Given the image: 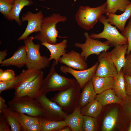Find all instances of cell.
Segmentation results:
<instances>
[{"instance_id": "6da1fadb", "label": "cell", "mask_w": 131, "mask_h": 131, "mask_svg": "<svg viewBox=\"0 0 131 131\" xmlns=\"http://www.w3.org/2000/svg\"><path fill=\"white\" fill-rule=\"evenodd\" d=\"M81 89L79 84L76 81L59 91L50 100L58 105L68 115L78 106Z\"/></svg>"}, {"instance_id": "7a4b0ae2", "label": "cell", "mask_w": 131, "mask_h": 131, "mask_svg": "<svg viewBox=\"0 0 131 131\" xmlns=\"http://www.w3.org/2000/svg\"><path fill=\"white\" fill-rule=\"evenodd\" d=\"M67 18L58 13H54L50 16L44 17L41 25V30L34 37V39L39 41L41 43L46 42L51 44L57 43L58 32L56 28L57 24L65 22Z\"/></svg>"}, {"instance_id": "3957f363", "label": "cell", "mask_w": 131, "mask_h": 131, "mask_svg": "<svg viewBox=\"0 0 131 131\" xmlns=\"http://www.w3.org/2000/svg\"><path fill=\"white\" fill-rule=\"evenodd\" d=\"M107 7L106 2L94 8L88 6H80L75 16L78 25L85 30L91 29L97 22L99 17L105 14Z\"/></svg>"}, {"instance_id": "277c9868", "label": "cell", "mask_w": 131, "mask_h": 131, "mask_svg": "<svg viewBox=\"0 0 131 131\" xmlns=\"http://www.w3.org/2000/svg\"><path fill=\"white\" fill-rule=\"evenodd\" d=\"M54 60L49 71L43 79L40 92L46 94L52 91H60L72 85L77 81L75 79L67 78L58 74L55 68Z\"/></svg>"}, {"instance_id": "5b68a950", "label": "cell", "mask_w": 131, "mask_h": 131, "mask_svg": "<svg viewBox=\"0 0 131 131\" xmlns=\"http://www.w3.org/2000/svg\"><path fill=\"white\" fill-rule=\"evenodd\" d=\"M34 37H28L24 40L27 56L25 66L27 69L34 68L40 71L49 67L51 61L46 56H41L40 52L41 44H35Z\"/></svg>"}, {"instance_id": "8992f818", "label": "cell", "mask_w": 131, "mask_h": 131, "mask_svg": "<svg viewBox=\"0 0 131 131\" xmlns=\"http://www.w3.org/2000/svg\"><path fill=\"white\" fill-rule=\"evenodd\" d=\"M8 104L10 107L16 113L39 117H43L45 114L40 105L35 99L31 98L21 97L13 98Z\"/></svg>"}, {"instance_id": "52a82bcc", "label": "cell", "mask_w": 131, "mask_h": 131, "mask_svg": "<svg viewBox=\"0 0 131 131\" xmlns=\"http://www.w3.org/2000/svg\"><path fill=\"white\" fill-rule=\"evenodd\" d=\"M98 20L104 25L103 31L98 34L92 33L90 35L91 38L95 39L103 38L106 40L105 42L111 47H115L120 45L128 44L127 38L123 36L108 21L107 17L102 15Z\"/></svg>"}, {"instance_id": "ba28073f", "label": "cell", "mask_w": 131, "mask_h": 131, "mask_svg": "<svg viewBox=\"0 0 131 131\" xmlns=\"http://www.w3.org/2000/svg\"><path fill=\"white\" fill-rule=\"evenodd\" d=\"M83 35L86 38L85 43H81L77 42L74 44V46L81 49L80 53L85 61L90 55L95 54L98 56L102 52L108 50L111 47L105 41L102 42L91 38L87 32H84Z\"/></svg>"}, {"instance_id": "9c48e42d", "label": "cell", "mask_w": 131, "mask_h": 131, "mask_svg": "<svg viewBox=\"0 0 131 131\" xmlns=\"http://www.w3.org/2000/svg\"><path fill=\"white\" fill-rule=\"evenodd\" d=\"M35 99L43 108L45 112L43 117L47 120L55 121L64 120L67 115L59 106L49 100L46 94L40 93Z\"/></svg>"}, {"instance_id": "30bf717a", "label": "cell", "mask_w": 131, "mask_h": 131, "mask_svg": "<svg viewBox=\"0 0 131 131\" xmlns=\"http://www.w3.org/2000/svg\"><path fill=\"white\" fill-rule=\"evenodd\" d=\"M43 18L41 11L35 13L29 11L23 14L21 17L22 21H27V24L24 33L18 38V41L24 40L32 33L41 31V23Z\"/></svg>"}, {"instance_id": "8fae6325", "label": "cell", "mask_w": 131, "mask_h": 131, "mask_svg": "<svg viewBox=\"0 0 131 131\" xmlns=\"http://www.w3.org/2000/svg\"><path fill=\"white\" fill-rule=\"evenodd\" d=\"M97 59L98 64L95 76L114 77L118 74L117 69L107 51L101 53Z\"/></svg>"}, {"instance_id": "7c38bea8", "label": "cell", "mask_w": 131, "mask_h": 131, "mask_svg": "<svg viewBox=\"0 0 131 131\" xmlns=\"http://www.w3.org/2000/svg\"><path fill=\"white\" fill-rule=\"evenodd\" d=\"M98 64V61L90 68L83 70H75L66 66H61L60 69L62 73H69L73 76L79 84L81 89L95 76Z\"/></svg>"}, {"instance_id": "4fadbf2b", "label": "cell", "mask_w": 131, "mask_h": 131, "mask_svg": "<svg viewBox=\"0 0 131 131\" xmlns=\"http://www.w3.org/2000/svg\"><path fill=\"white\" fill-rule=\"evenodd\" d=\"M81 53L72 50L60 58L59 63L75 70H82L88 68L87 64Z\"/></svg>"}, {"instance_id": "5bb4252c", "label": "cell", "mask_w": 131, "mask_h": 131, "mask_svg": "<svg viewBox=\"0 0 131 131\" xmlns=\"http://www.w3.org/2000/svg\"><path fill=\"white\" fill-rule=\"evenodd\" d=\"M44 75V72L41 70L36 78L28 83L17 94L15 95L13 98L26 97L35 99L40 93Z\"/></svg>"}, {"instance_id": "9a60e30c", "label": "cell", "mask_w": 131, "mask_h": 131, "mask_svg": "<svg viewBox=\"0 0 131 131\" xmlns=\"http://www.w3.org/2000/svg\"><path fill=\"white\" fill-rule=\"evenodd\" d=\"M27 61L26 47L25 45L19 47L11 57L5 59L1 64L0 66H13L21 68L25 65Z\"/></svg>"}, {"instance_id": "2e32d148", "label": "cell", "mask_w": 131, "mask_h": 131, "mask_svg": "<svg viewBox=\"0 0 131 131\" xmlns=\"http://www.w3.org/2000/svg\"><path fill=\"white\" fill-rule=\"evenodd\" d=\"M67 41L64 39L61 42L55 44H51L44 42L41 44L46 47L50 52V55L49 59L51 60L54 59L55 66L59 62L60 57L66 53V48L67 47Z\"/></svg>"}, {"instance_id": "e0dca14e", "label": "cell", "mask_w": 131, "mask_h": 131, "mask_svg": "<svg viewBox=\"0 0 131 131\" xmlns=\"http://www.w3.org/2000/svg\"><path fill=\"white\" fill-rule=\"evenodd\" d=\"M127 44L120 45L114 47L108 52L109 56L115 66L118 73L124 66L126 61L125 55L127 49Z\"/></svg>"}, {"instance_id": "ac0fdd59", "label": "cell", "mask_w": 131, "mask_h": 131, "mask_svg": "<svg viewBox=\"0 0 131 131\" xmlns=\"http://www.w3.org/2000/svg\"><path fill=\"white\" fill-rule=\"evenodd\" d=\"M41 70H38L34 68L23 70L18 75L19 81L17 86L14 89L15 95L17 94L28 83L36 78Z\"/></svg>"}, {"instance_id": "d6986e66", "label": "cell", "mask_w": 131, "mask_h": 131, "mask_svg": "<svg viewBox=\"0 0 131 131\" xmlns=\"http://www.w3.org/2000/svg\"><path fill=\"white\" fill-rule=\"evenodd\" d=\"M107 19L111 25L115 27L122 32L124 30L127 20L131 16V4L128 6L123 12L120 15L111 13L107 16Z\"/></svg>"}, {"instance_id": "ffe728a7", "label": "cell", "mask_w": 131, "mask_h": 131, "mask_svg": "<svg viewBox=\"0 0 131 131\" xmlns=\"http://www.w3.org/2000/svg\"><path fill=\"white\" fill-rule=\"evenodd\" d=\"M64 120L66 125L69 127L72 131H82L83 115L78 106L71 113L67 115Z\"/></svg>"}, {"instance_id": "44dd1931", "label": "cell", "mask_w": 131, "mask_h": 131, "mask_svg": "<svg viewBox=\"0 0 131 131\" xmlns=\"http://www.w3.org/2000/svg\"><path fill=\"white\" fill-rule=\"evenodd\" d=\"M82 89L78 103V106L80 109L94 100L97 95L91 80L89 81Z\"/></svg>"}, {"instance_id": "7402d4cb", "label": "cell", "mask_w": 131, "mask_h": 131, "mask_svg": "<svg viewBox=\"0 0 131 131\" xmlns=\"http://www.w3.org/2000/svg\"><path fill=\"white\" fill-rule=\"evenodd\" d=\"M33 4L32 0H14L13 7L6 18L8 20H15L18 25H21L22 21L19 18L21 11L25 7Z\"/></svg>"}, {"instance_id": "603a6c76", "label": "cell", "mask_w": 131, "mask_h": 131, "mask_svg": "<svg viewBox=\"0 0 131 131\" xmlns=\"http://www.w3.org/2000/svg\"><path fill=\"white\" fill-rule=\"evenodd\" d=\"M91 80L94 90L97 94L113 88L114 84V77L95 76Z\"/></svg>"}, {"instance_id": "cb8c5ba5", "label": "cell", "mask_w": 131, "mask_h": 131, "mask_svg": "<svg viewBox=\"0 0 131 131\" xmlns=\"http://www.w3.org/2000/svg\"><path fill=\"white\" fill-rule=\"evenodd\" d=\"M95 99L100 102L103 106L112 104L121 105L123 102V100L116 96L113 89L97 94Z\"/></svg>"}, {"instance_id": "d4e9b609", "label": "cell", "mask_w": 131, "mask_h": 131, "mask_svg": "<svg viewBox=\"0 0 131 131\" xmlns=\"http://www.w3.org/2000/svg\"><path fill=\"white\" fill-rule=\"evenodd\" d=\"M124 74L122 69L114 77V84L113 89L115 94L122 100L128 97L125 90Z\"/></svg>"}, {"instance_id": "484cf974", "label": "cell", "mask_w": 131, "mask_h": 131, "mask_svg": "<svg viewBox=\"0 0 131 131\" xmlns=\"http://www.w3.org/2000/svg\"><path fill=\"white\" fill-rule=\"evenodd\" d=\"M41 131H59L66 126L64 120L55 121L47 120L43 117H39Z\"/></svg>"}, {"instance_id": "4316f807", "label": "cell", "mask_w": 131, "mask_h": 131, "mask_svg": "<svg viewBox=\"0 0 131 131\" xmlns=\"http://www.w3.org/2000/svg\"><path fill=\"white\" fill-rule=\"evenodd\" d=\"M107 7L105 14L106 16L115 14L117 11L123 12L131 4L129 0H106Z\"/></svg>"}, {"instance_id": "83f0119b", "label": "cell", "mask_w": 131, "mask_h": 131, "mask_svg": "<svg viewBox=\"0 0 131 131\" xmlns=\"http://www.w3.org/2000/svg\"><path fill=\"white\" fill-rule=\"evenodd\" d=\"M103 106L100 102L95 99L80 109L81 112L83 115L88 116L97 118L100 115Z\"/></svg>"}, {"instance_id": "f1b7e54d", "label": "cell", "mask_w": 131, "mask_h": 131, "mask_svg": "<svg viewBox=\"0 0 131 131\" xmlns=\"http://www.w3.org/2000/svg\"><path fill=\"white\" fill-rule=\"evenodd\" d=\"M10 125L11 131H22V127L17 119L16 113L8 107L4 110L2 114Z\"/></svg>"}, {"instance_id": "f546056e", "label": "cell", "mask_w": 131, "mask_h": 131, "mask_svg": "<svg viewBox=\"0 0 131 131\" xmlns=\"http://www.w3.org/2000/svg\"><path fill=\"white\" fill-rule=\"evenodd\" d=\"M119 113L116 107L112 109L104 118L102 126L103 131H110L115 127L116 123Z\"/></svg>"}, {"instance_id": "4dcf8cb0", "label": "cell", "mask_w": 131, "mask_h": 131, "mask_svg": "<svg viewBox=\"0 0 131 131\" xmlns=\"http://www.w3.org/2000/svg\"><path fill=\"white\" fill-rule=\"evenodd\" d=\"M16 113L17 119L22 131H26L27 129L32 124L39 123V117L31 116L23 113Z\"/></svg>"}, {"instance_id": "1f68e13d", "label": "cell", "mask_w": 131, "mask_h": 131, "mask_svg": "<svg viewBox=\"0 0 131 131\" xmlns=\"http://www.w3.org/2000/svg\"><path fill=\"white\" fill-rule=\"evenodd\" d=\"M82 131H95L97 130V118L83 115Z\"/></svg>"}, {"instance_id": "d6a6232c", "label": "cell", "mask_w": 131, "mask_h": 131, "mask_svg": "<svg viewBox=\"0 0 131 131\" xmlns=\"http://www.w3.org/2000/svg\"><path fill=\"white\" fill-rule=\"evenodd\" d=\"M14 0H0V12L6 18L13 6Z\"/></svg>"}, {"instance_id": "836d02e7", "label": "cell", "mask_w": 131, "mask_h": 131, "mask_svg": "<svg viewBox=\"0 0 131 131\" xmlns=\"http://www.w3.org/2000/svg\"><path fill=\"white\" fill-rule=\"evenodd\" d=\"M19 81L18 75L12 80L4 82H0V93L5 90L15 89Z\"/></svg>"}, {"instance_id": "e575fe53", "label": "cell", "mask_w": 131, "mask_h": 131, "mask_svg": "<svg viewBox=\"0 0 131 131\" xmlns=\"http://www.w3.org/2000/svg\"><path fill=\"white\" fill-rule=\"evenodd\" d=\"M123 115L129 121H131V96H128L123 100L121 105Z\"/></svg>"}, {"instance_id": "d590c367", "label": "cell", "mask_w": 131, "mask_h": 131, "mask_svg": "<svg viewBox=\"0 0 131 131\" xmlns=\"http://www.w3.org/2000/svg\"><path fill=\"white\" fill-rule=\"evenodd\" d=\"M121 32V34L127 40L128 47L126 54L128 55L131 51V16L129 19L127 25Z\"/></svg>"}, {"instance_id": "8d00e7d4", "label": "cell", "mask_w": 131, "mask_h": 131, "mask_svg": "<svg viewBox=\"0 0 131 131\" xmlns=\"http://www.w3.org/2000/svg\"><path fill=\"white\" fill-rule=\"evenodd\" d=\"M16 77L15 71L12 69L3 71L0 69V82H4L14 79Z\"/></svg>"}, {"instance_id": "74e56055", "label": "cell", "mask_w": 131, "mask_h": 131, "mask_svg": "<svg viewBox=\"0 0 131 131\" xmlns=\"http://www.w3.org/2000/svg\"><path fill=\"white\" fill-rule=\"evenodd\" d=\"M123 70L124 74L131 76V51L126 57V61Z\"/></svg>"}, {"instance_id": "f35d334b", "label": "cell", "mask_w": 131, "mask_h": 131, "mask_svg": "<svg viewBox=\"0 0 131 131\" xmlns=\"http://www.w3.org/2000/svg\"><path fill=\"white\" fill-rule=\"evenodd\" d=\"M8 124L2 114L0 115V131H11Z\"/></svg>"}, {"instance_id": "ab89813d", "label": "cell", "mask_w": 131, "mask_h": 131, "mask_svg": "<svg viewBox=\"0 0 131 131\" xmlns=\"http://www.w3.org/2000/svg\"><path fill=\"white\" fill-rule=\"evenodd\" d=\"M125 90L128 96H131V76L124 74Z\"/></svg>"}, {"instance_id": "60d3db41", "label": "cell", "mask_w": 131, "mask_h": 131, "mask_svg": "<svg viewBox=\"0 0 131 131\" xmlns=\"http://www.w3.org/2000/svg\"><path fill=\"white\" fill-rule=\"evenodd\" d=\"M26 131H41L39 123L32 124L27 129Z\"/></svg>"}, {"instance_id": "b9f144b4", "label": "cell", "mask_w": 131, "mask_h": 131, "mask_svg": "<svg viewBox=\"0 0 131 131\" xmlns=\"http://www.w3.org/2000/svg\"><path fill=\"white\" fill-rule=\"evenodd\" d=\"M7 105L5 104V100L0 96V113L2 114L3 110L8 107Z\"/></svg>"}, {"instance_id": "7bdbcfd3", "label": "cell", "mask_w": 131, "mask_h": 131, "mask_svg": "<svg viewBox=\"0 0 131 131\" xmlns=\"http://www.w3.org/2000/svg\"><path fill=\"white\" fill-rule=\"evenodd\" d=\"M8 50L5 49L0 51V64H1L3 61L5 59L6 56L7 55Z\"/></svg>"}, {"instance_id": "ee69618b", "label": "cell", "mask_w": 131, "mask_h": 131, "mask_svg": "<svg viewBox=\"0 0 131 131\" xmlns=\"http://www.w3.org/2000/svg\"><path fill=\"white\" fill-rule=\"evenodd\" d=\"M59 131H72V130L69 127L66 126L61 129Z\"/></svg>"}, {"instance_id": "f6af8a7d", "label": "cell", "mask_w": 131, "mask_h": 131, "mask_svg": "<svg viewBox=\"0 0 131 131\" xmlns=\"http://www.w3.org/2000/svg\"><path fill=\"white\" fill-rule=\"evenodd\" d=\"M127 131H131V121H130L129 125Z\"/></svg>"}, {"instance_id": "bcb514c9", "label": "cell", "mask_w": 131, "mask_h": 131, "mask_svg": "<svg viewBox=\"0 0 131 131\" xmlns=\"http://www.w3.org/2000/svg\"><path fill=\"white\" fill-rule=\"evenodd\" d=\"M38 0V1L40 2L43 1L45 0Z\"/></svg>"}]
</instances>
